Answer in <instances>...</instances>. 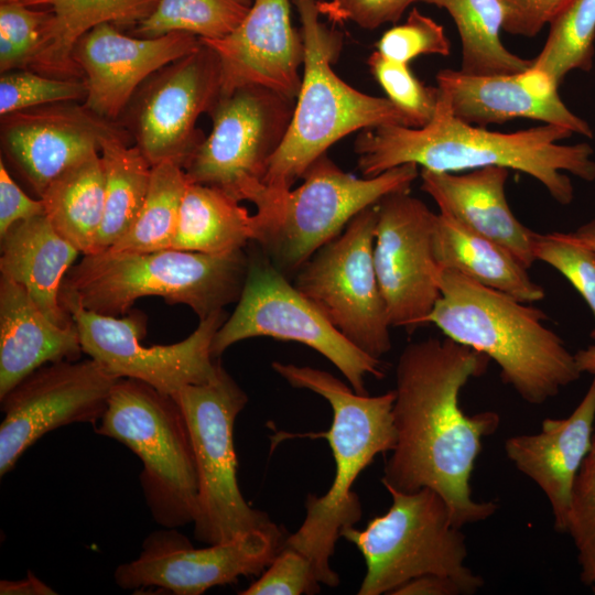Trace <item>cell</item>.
<instances>
[{
  "mask_svg": "<svg viewBox=\"0 0 595 595\" xmlns=\"http://www.w3.org/2000/svg\"><path fill=\"white\" fill-rule=\"evenodd\" d=\"M490 359L448 337L408 344L396 368L392 408L396 445L385 464V488L440 494L456 528L484 521L498 509L472 497L469 479L484 437L500 416L494 411L465 413L459 393L470 378L486 372Z\"/></svg>",
  "mask_w": 595,
  "mask_h": 595,
  "instance_id": "cell-1",
  "label": "cell"
},
{
  "mask_svg": "<svg viewBox=\"0 0 595 595\" xmlns=\"http://www.w3.org/2000/svg\"><path fill=\"white\" fill-rule=\"evenodd\" d=\"M572 134L566 128L548 123L515 132L467 123L453 113L437 88L435 111L425 126L385 125L363 130L354 150L364 177L408 163L433 172L496 165L533 177L555 202L569 205L574 187L566 173L586 182L595 180L593 148L586 142L560 143Z\"/></svg>",
  "mask_w": 595,
  "mask_h": 595,
  "instance_id": "cell-2",
  "label": "cell"
},
{
  "mask_svg": "<svg viewBox=\"0 0 595 595\" xmlns=\"http://www.w3.org/2000/svg\"><path fill=\"white\" fill-rule=\"evenodd\" d=\"M439 285L428 324L494 360L501 380L526 402L540 405L583 374L575 355L543 324L547 314L531 303L453 270L440 272Z\"/></svg>",
  "mask_w": 595,
  "mask_h": 595,
  "instance_id": "cell-3",
  "label": "cell"
},
{
  "mask_svg": "<svg viewBox=\"0 0 595 595\" xmlns=\"http://www.w3.org/2000/svg\"><path fill=\"white\" fill-rule=\"evenodd\" d=\"M271 366L290 386L320 394L333 410L329 430L312 436L327 440L335 462L334 480L325 495L307 496L305 518L284 545L311 561L321 584L336 586L339 577L329 565L335 543L343 529L361 518L360 500L351 486L378 454L391 452L396 445L394 390L374 397L358 394L325 370L280 361Z\"/></svg>",
  "mask_w": 595,
  "mask_h": 595,
  "instance_id": "cell-4",
  "label": "cell"
},
{
  "mask_svg": "<svg viewBox=\"0 0 595 595\" xmlns=\"http://www.w3.org/2000/svg\"><path fill=\"white\" fill-rule=\"evenodd\" d=\"M304 46L301 85L284 139L271 158L263 184V207L290 191L310 165L344 137L385 125L412 127L391 100L361 93L337 76L332 65L342 35L321 19L315 0H292Z\"/></svg>",
  "mask_w": 595,
  "mask_h": 595,
  "instance_id": "cell-5",
  "label": "cell"
},
{
  "mask_svg": "<svg viewBox=\"0 0 595 595\" xmlns=\"http://www.w3.org/2000/svg\"><path fill=\"white\" fill-rule=\"evenodd\" d=\"M242 249L214 256L163 249L147 253L101 251L86 255L66 273L61 298L104 315H123L144 296L190 306L204 320L238 302L248 273Z\"/></svg>",
  "mask_w": 595,
  "mask_h": 595,
  "instance_id": "cell-6",
  "label": "cell"
},
{
  "mask_svg": "<svg viewBox=\"0 0 595 595\" xmlns=\"http://www.w3.org/2000/svg\"><path fill=\"white\" fill-rule=\"evenodd\" d=\"M95 431L129 447L142 462L140 483L156 523L195 521L198 473L185 414L172 394L132 378L115 383Z\"/></svg>",
  "mask_w": 595,
  "mask_h": 595,
  "instance_id": "cell-7",
  "label": "cell"
},
{
  "mask_svg": "<svg viewBox=\"0 0 595 595\" xmlns=\"http://www.w3.org/2000/svg\"><path fill=\"white\" fill-rule=\"evenodd\" d=\"M419 176V166L408 163L374 177H357L323 154L305 171L299 187L256 210L252 242L283 274L296 273L358 213L391 193L410 191Z\"/></svg>",
  "mask_w": 595,
  "mask_h": 595,
  "instance_id": "cell-8",
  "label": "cell"
},
{
  "mask_svg": "<svg viewBox=\"0 0 595 595\" xmlns=\"http://www.w3.org/2000/svg\"><path fill=\"white\" fill-rule=\"evenodd\" d=\"M386 489L392 504L385 515L364 530L353 526L340 531L366 562L358 595L392 594L425 574L451 576L466 595L476 593L484 581L465 565V536L453 524L444 498L429 487L413 493Z\"/></svg>",
  "mask_w": 595,
  "mask_h": 595,
  "instance_id": "cell-9",
  "label": "cell"
},
{
  "mask_svg": "<svg viewBox=\"0 0 595 595\" xmlns=\"http://www.w3.org/2000/svg\"><path fill=\"white\" fill-rule=\"evenodd\" d=\"M180 403L192 435L198 473V510L194 537L206 544L274 524L247 504L237 482L234 425L248 397L218 364L212 379L183 387Z\"/></svg>",
  "mask_w": 595,
  "mask_h": 595,
  "instance_id": "cell-10",
  "label": "cell"
},
{
  "mask_svg": "<svg viewBox=\"0 0 595 595\" xmlns=\"http://www.w3.org/2000/svg\"><path fill=\"white\" fill-rule=\"evenodd\" d=\"M248 255L241 295L213 338L212 356L218 358L231 345L251 337L296 342L327 358L356 393L367 394L365 376L383 378L381 360L364 353L335 328L262 250Z\"/></svg>",
  "mask_w": 595,
  "mask_h": 595,
  "instance_id": "cell-11",
  "label": "cell"
},
{
  "mask_svg": "<svg viewBox=\"0 0 595 595\" xmlns=\"http://www.w3.org/2000/svg\"><path fill=\"white\" fill-rule=\"evenodd\" d=\"M294 106L295 99L261 86L219 94L208 111L212 130L183 169L188 181L256 206L266 193L269 162L284 139Z\"/></svg>",
  "mask_w": 595,
  "mask_h": 595,
  "instance_id": "cell-12",
  "label": "cell"
},
{
  "mask_svg": "<svg viewBox=\"0 0 595 595\" xmlns=\"http://www.w3.org/2000/svg\"><path fill=\"white\" fill-rule=\"evenodd\" d=\"M376 224V205L363 209L300 268L293 284L348 340L380 359L391 349V326L374 262Z\"/></svg>",
  "mask_w": 595,
  "mask_h": 595,
  "instance_id": "cell-13",
  "label": "cell"
},
{
  "mask_svg": "<svg viewBox=\"0 0 595 595\" xmlns=\"http://www.w3.org/2000/svg\"><path fill=\"white\" fill-rule=\"evenodd\" d=\"M61 303L73 317L83 353L118 378L137 379L173 396L187 385L208 381L217 370L219 361L210 347L227 318L224 310L199 320L181 342L144 346V314L136 311L117 317L87 310L73 299L61 298Z\"/></svg>",
  "mask_w": 595,
  "mask_h": 595,
  "instance_id": "cell-14",
  "label": "cell"
},
{
  "mask_svg": "<svg viewBox=\"0 0 595 595\" xmlns=\"http://www.w3.org/2000/svg\"><path fill=\"white\" fill-rule=\"evenodd\" d=\"M219 85L218 58L202 42L150 76L119 122L152 166L172 162L184 169L205 138L196 122L213 107Z\"/></svg>",
  "mask_w": 595,
  "mask_h": 595,
  "instance_id": "cell-15",
  "label": "cell"
},
{
  "mask_svg": "<svg viewBox=\"0 0 595 595\" xmlns=\"http://www.w3.org/2000/svg\"><path fill=\"white\" fill-rule=\"evenodd\" d=\"M285 539L274 523L195 549L176 528H164L144 540L136 560L116 569L115 581L125 589L155 586L177 595H199L240 576L261 574Z\"/></svg>",
  "mask_w": 595,
  "mask_h": 595,
  "instance_id": "cell-16",
  "label": "cell"
},
{
  "mask_svg": "<svg viewBox=\"0 0 595 595\" xmlns=\"http://www.w3.org/2000/svg\"><path fill=\"white\" fill-rule=\"evenodd\" d=\"M118 379L89 357L44 365L21 380L0 399V475L44 434L72 423L97 424Z\"/></svg>",
  "mask_w": 595,
  "mask_h": 595,
  "instance_id": "cell-17",
  "label": "cell"
},
{
  "mask_svg": "<svg viewBox=\"0 0 595 595\" xmlns=\"http://www.w3.org/2000/svg\"><path fill=\"white\" fill-rule=\"evenodd\" d=\"M374 262L391 327L411 333L428 324L441 296L434 257L436 213L409 191L378 204Z\"/></svg>",
  "mask_w": 595,
  "mask_h": 595,
  "instance_id": "cell-18",
  "label": "cell"
},
{
  "mask_svg": "<svg viewBox=\"0 0 595 595\" xmlns=\"http://www.w3.org/2000/svg\"><path fill=\"white\" fill-rule=\"evenodd\" d=\"M2 151L40 198L65 171L100 153L111 138L131 137L119 121L107 120L79 101H62L1 117Z\"/></svg>",
  "mask_w": 595,
  "mask_h": 595,
  "instance_id": "cell-19",
  "label": "cell"
},
{
  "mask_svg": "<svg viewBox=\"0 0 595 595\" xmlns=\"http://www.w3.org/2000/svg\"><path fill=\"white\" fill-rule=\"evenodd\" d=\"M201 44L198 36L185 32L140 37L126 35L109 23L94 28L73 51L87 86L84 106L107 120L119 121L150 76Z\"/></svg>",
  "mask_w": 595,
  "mask_h": 595,
  "instance_id": "cell-20",
  "label": "cell"
},
{
  "mask_svg": "<svg viewBox=\"0 0 595 595\" xmlns=\"http://www.w3.org/2000/svg\"><path fill=\"white\" fill-rule=\"evenodd\" d=\"M216 54L219 94L261 86L295 99L304 46L292 25L289 0H252L242 21L227 35L202 40Z\"/></svg>",
  "mask_w": 595,
  "mask_h": 595,
  "instance_id": "cell-21",
  "label": "cell"
},
{
  "mask_svg": "<svg viewBox=\"0 0 595 595\" xmlns=\"http://www.w3.org/2000/svg\"><path fill=\"white\" fill-rule=\"evenodd\" d=\"M436 84L453 113L467 123L485 127L513 119H531L593 138L591 126L561 99L559 85L537 67L488 76L443 69L436 75Z\"/></svg>",
  "mask_w": 595,
  "mask_h": 595,
  "instance_id": "cell-22",
  "label": "cell"
},
{
  "mask_svg": "<svg viewBox=\"0 0 595 595\" xmlns=\"http://www.w3.org/2000/svg\"><path fill=\"white\" fill-rule=\"evenodd\" d=\"M595 422V375L581 402L564 419H545L537 434L505 442L507 457L549 500L554 529L567 531L573 485L588 453Z\"/></svg>",
  "mask_w": 595,
  "mask_h": 595,
  "instance_id": "cell-23",
  "label": "cell"
},
{
  "mask_svg": "<svg viewBox=\"0 0 595 595\" xmlns=\"http://www.w3.org/2000/svg\"><path fill=\"white\" fill-rule=\"evenodd\" d=\"M420 177L421 190L434 199L440 210L502 246L526 268L537 261V232L518 220L506 198L509 169L493 165L466 173L422 169Z\"/></svg>",
  "mask_w": 595,
  "mask_h": 595,
  "instance_id": "cell-24",
  "label": "cell"
},
{
  "mask_svg": "<svg viewBox=\"0 0 595 595\" xmlns=\"http://www.w3.org/2000/svg\"><path fill=\"white\" fill-rule=\"evenodd\" d=\"M82 353L75 323L55 324L24 288L0 279V399L40 367Z\"/></svg>",
  "mask_w": 595,
  "mask_h": 595,
  "instance_id": "cell-25",
  "label": "cell"
},
{
  "mask_svg": "<svg viewBox=\"0 0 595 595\" xmlns=\"http://www.w3.org/2000/svg\"><path fill=\"white\" fill-rule=\"evenodd\" d=\"M80 252L39 215L12 226L1 237V278L20 284L55 324H74L63 307L61 288Z\"/></svg>",
  "mask_w": 595,
  "mask_h": 595,
  "instance_id": "cell-26",
  "label": "cell"
},
{
  "mask_svg": "<svg viewBox=\"0 0 595 595\" xmlns=\"http://www.w3.org/2000/svg\"><path fill=\"white\" fill-rule=\"evenodd\" d=\"M160 0H21L28 7L47 6L39 50L28 69L60 78L84 79L73 61L78 40L94 28L139 24Z\"/></svg>",
  "mask_w": 595,
  "mask_h": 595,
  "instance_id": "cell-27",
  "label": "cell"
},
{
  "mask_svg": "<svg viewBox=\"0 0 595 595\" xmlns=\"http://www.w3.org/2000/svg\"><path fill=\"white\" fill-rule=\"evenodd\" d=\"M433 250L440 272L457 271L521 302L544 299V289L531 279L528 268L512 253L442 210L435 218Z\"/></svg>",
  "mask_w": 595,
  "mask_h": 595,
  "instance_id": "cell-28",
  "label": "cell"
},
{
  "mask_svg": "<svg viewBox=\"0 0 595 595\" xmlns=\"http://www.w3.org/2000/svg\"><path fill=\"white\" fill-rule=\"evenodd\" d=\"M253 240V215L246 207L217 187L188 183L171 248L224 256Z\"/></svg>",
  "mask_w": 595,
  "mask_h": 595,
  "instance_id": "cell-29",
  "label": "cell"
},
{
  "mask_svg": "<svg viewBox=\"0 0 595 595\" xmlns=\"http://www.w3.org/2000/svg\"><path fill=\"white\" fill-rule=\"evenodd\" d=\"M55 230L84 256L94 252L105 203L100 153L93 154L55 178L40 197Z\"/></svg>",
  "mask_w": 595,
  "mask_h": 595,
  "instance_id": "cell-30",
  "label": "cell"
},
{
  "mask_svg": "<svg viewBox=\"0 0 595 595\" xmlns=\"http://www.w3.org/2000/svg\"><path fill=\"white\" fill-rule=\"evenodd\" d=\"M129 141L127 138H111L100 150L105 203L93 253L107 250L130 229L149 190L152 165Z\"/></svg>",
  "mask_w": 595,
  "mask_h": 595,
  "instance_id": "cell-31",
  "label": "cell"
},
{
  "mask_svg": "<svg viewBox=\"0 0 595 595\" xmlns=\"http://www.w3.org/2000/svg\"><path fill=\"white\" fill-rule=\"evenodd\" d=\"M445 9L462 43L459 71L475 76L505 75L527 71L533 60L511 53L501 41L504 13L499 0H420Z\"/></svg>",
  "mask_w": 595,
  "mask_h": 595,
  "instance_id": "cell-32",
  "label": "cell"
},
{
  "mask_svg": "<svg viewBox=\"0 0 595 595\" xmlns=\"http://www.w3.org/2000/svg\"><path fill=\"white\" fill-rule=\"evenodd\" d=\"M188 183L185 171L175 163L152 166L149 190L134 223L107 251L147 253L170 249Z\"/></svg>",
  "mask_w": 595,
  "mask_h": 595,
  "instance_id": "cell-33",
  "label": "cell"
},
{
  "mask_svg": "<svg viewBox=\"0 0 595 595\" xmlns=\"http://www.w3.org/2000/svg\"><path fill=\"white\" fill-rule=\"evenodd\" d=\"M595 0H571L549 25V34L532 66L558 85L572 71L588 72L595 54Z\"/></svg>",
  "mask_w": 595,
  "mask_h": 595,
  "instance_id": "cell-34",
  "label": "cell"
},
{
  "mask_svg": "<svg viewBox=\"0 0 595 595\" xmlns=\"http://www.w3.org/2000/svg\"><path fill=\"white\" fill-rule=\"evenodd\" d=\"M251 3L244 0H160L154 11L136 25L140 37L185 32L201 40L230 33L245 18Z\"/></svg>",
  "mask_w": 595,
  "mask_h": 595,
  "instance_id": "cell-35",
  "label": "cell"
},
{
  "mask_svg": "<svg viewBox=\"0 0 595 595\" xmlns=\"http://www.w3.org/2000/svg\"><path fill=\"white\" fill-rule=\"evenodd\" d=\"M86 95L84 79L13 69L0 76V116L55 102L84 101Z\"/></svg>",
  "mask_w": 595,
  "mask_h": 595,
  "instance_id": "cell-36",
  "label": "cell"
},
{
  "mask_svg": "<svg viewBox=\"0 0 595 595\" xmlns=\"http://www.w3.org/2000/svg\"><path fill=\"white\" fill-rule=\"evenodd\" d=\"M566 532L577 552L581 582L595 585V434L573 485Z\"/></svg>",
  "mask_w": 595,
  "mask_h": 595,
  "instance_id": "cell-37",
  "label": "cell"
},
{
  "mask_svg": "<svg viewBox=\"0 0 595 595\" xmlns=\"http://www.w3.org/2000/svg\"><path fill=\"white\" fill-rule=\"evenodd\" d=\"M534 256L572 284L595 318V250L576 240L571 232L537 234ZM591 338L595 340V327Z\"/></svg>",
  "mask_w": 595,
  "mask_h": 595,
  "instance_id": "cell-38",
  "label": "cell"
},
{
  "mask_svg": "<svg viewBox=\"0 0 595 595\" xmlns=\"http://www.w3.org/2000/svg\"><path fill=\"white\" fill-rule=\"evenodd\" d=\"M367 64L387 98L398 106L412 121L413 128L425 126L433 117L437 100V88L422 84L408 64L387 60L377 51Z\"/></svg>",
  "mask_w": 595,
  "mask_h": 595,
  "instance_id": "cell-39",
  "label": "cell"
},
{
  "mask_svg": "<svg viewBox=\"0 0 595 595\" xmlns=\"http://www.w3.org/2000/svg\"><path fill=\"white\" fill-rule=\"evenodd\" d=\"M51 12L32 10L20 1L0 2V72L28 69Z\"/></svg>",
  "mask_w": 595,
  "mask_h": 595,
  "instance_id": "cell-40",
  "label": "cell"
},
{
  "mask_svg": "<svg viewBox=\"0 0 595 595\" xmlns=\"http://www.w3.org/2000/svg\"><path fill=\"white\" fill-rule=\"evenodd\" d=\"M377 52L387 60L408 64L421 55L447 56L451 42L444 28L416 8L405 21L387 30L376 43Z\"/></svg>",
  "mask_w": 595,
  "mask_h": 595,
  "instance_id": "cell-41",
  "label": "cell"
},
{
  "mask_svg": "<svg viewBox=\"0 0 595 595\" xmlns=\"http://www.w3.org/2000/svg\"><path fill=\"white\" fill-rule=\"evenodd\" d=\"M320 581L311 561L301 552L283 544L280 552L241 595L315 594Z\"/></svg>",
  "mask_w": 595,
  "mask_h": 595,
  "instance_id": "cell-42",
  "label": "cell"
},
{
  "mask_svg": "<svg viewBox=\"0 0 595 595\" xmlns=\"http://www.w3.org/2000/svg\"><path fill=\"white\" fill-rule=\"evenodd\" d=\"M420 0H315L322 17L334 23L351 22L366 30L398 22Z\"/></svg>",
  "mask_w": 595,
  "mask_h": 595,
  "instance_id": "cell-43",
  "label": "cell"
},
{
  "mask_svg": "<svg viewBox=\"0 0 595 595\" xmlns=\"http://www.w3.org/2000/svg\"><path fill=\"white\" fill-rule=\"evenodd\" d=\"M571 0H499L502 30L513 35L532 37L562 12Z\"/></svg>",
  "mask_w": 595,
  "mask_h": 595,
  "instance_id": "cell-44",
  "label": "cell"
},
{
  "mask_svg": "<svg viewBox=\"0 0 595 595\" xmlns=\"http://www.w3.org/2000/svg\"><path fill=\"white\" fill-rule=\"evenodd\" d=\"M41 198L34 199L26 195L13 181L0 159V238L17 223L44 215Z\"/></svg>",
  "mask_w": 595,
  "mask_h": 595,
  "instance_id": "cell-45",
  "label": "cell"
},
{
  "mask_svg": "<svg viewBox=\"0 0 595 595\" xmlns=\"http://www.w3.org/2000/svg\"><path fill=\"white\" fill-rule=\"evenodd\" d=\"M465 595L462 585L453 577L425 574L410 580L391 595Z\"/></svg>",
  "mask_w": 595,
  "mask_h": 595,
  "instance_id": "cell-46",
  "label": "cell"
},
{
  "mask_svg": "<svg viewBox=\"0 0 595 595\" xmlns=\"http://www.w3.org/2000/svg\"><path fill=\"white\" fill-rule=\"evenodd\" d=\"M1 595H55L56 592L37 578L32 572L19 581L2 580L0 582Z\"/></svg>",
  "mask_w": 595,
  "mask_h": 595,
  "instance_id": "cell-47",
  "label": "cell"
},
{
  "mask_svg": "<svg viewBox=\"0 0 595 595\" xmlns=\"http://www.w3.org/2000/svg\"><path fill=\"white\" fill-rule=\"evenodd\" d=\"M574 355L582 372L595 375V344L577 350Z\"/></svg>",
  "mask_w": 595,
  "mask_h": 595,
  "instance_id": "cell-48",
  "label": "cell"
},
{
  "mask_svg": "<svg viewBox=\"0 0 595 595\" xmlns=\"http://www.w3.org/2000/svg\"><path fill=\"white\" fill-rule=\"evenodd\" d=\"M571 235L583 245L595 250V216L587 223L580 226Z\"/></svg>",
  "mask_w": 595,
  "mask_h": 595,
  "instance_id": "cell-49",
  "label": "cell"
},
{
  "mask_svg": "<svg viewBox=\"0 0 595 595\" xmlns=\"http://www.w3.org/2000/svg\"><path fill=\"white\" fill-rule=\"evenodd\" d=\"M12 1H21V0H0V2H12Z\"/></svg>",
  "mask_w": 595,
  "mask_h": 595,
  "instance_id": "cell-50",
  "label": "cell"
},
{
  "mask_svg": "<svg viewBox=\"0 0 595 595\" xmlns=\"http://www.w3.org/2000/svg\"><path fill=\"white\" fill-rule=\"evenodd\" d=\"M244 1H246V2H248V3H252V0H244Z\"/></svg>",
  "mask_w": 595,
  "mask_h": 595,
  "instance_id": "cell-51",
  "label": "cell"
},
{
  "mask_svg": "<svg viewBox=\"0 0 595 595\" xmlns=\"http://www.w3.org/2000/svg\"><path fill=\"white\" fill-rule=\"evenodd\" d=\"M593 591H594V594H595V585H593Z\"/></svg>",
  "mask_w": 595,
  "mask_h": 595,
  "instance_id": "cell-52",
  "label": "cell"
}]
</instances>
